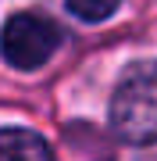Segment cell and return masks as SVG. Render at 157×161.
Segmentation results:
<instances>
[{
    "mask_svg": "<svg viewBox=\"0 0 157 161\" xmlns=\"http://www.w3.org/2000/svg\"><path fill=\"white\" fill-rule=\"evenodd\" d=\"M0 161H54L50 143L32 129H0Z\"/></svg>",
    "mask_w": 157,
    "mask_h": 161,
    "instance_id": "3",
    "label": "cell"
},
{
    "mask_svg": "<svg viewBox=\"0 0 157 161\" xmlns=\"http://www.w3.org/2000/svg\"><path fill=\"white\" fill-rule=\"evenodd\" d=\"M68 4V11L82 18V22H104V18H111L118 11V4L122 0H64Z\"/></svg>",
    "mask_w": 157,
    "mask_h": 161,
    "instance_id": "4",
    "label": "cell"
},
{
    "mask_svg": "<svg viewBox=\"0 0 157 161\" xmlns=\"http://www.w3.org/2000/svg\"><path fill=\"white\" fill-rule=\"evenodd\" d=\"M111 129L125 143H157V61L128 64L111 93Z\"/></svg>",
    "mask_w": 157,
    "mask_h": 161,
    "instance_id": "1",
    "label": "cell"
},
{
    "mask_svg": "<svg viewBox=\"0 0 157 161\" xmlns=\"http://www.w3.org/2000/svg\"><path fill=\"white\" fill-rule=\"evenodd\" d=\"M61 47V29L43 14L22 11L11 14L4 22V32H0V54L11 68L32 72L39 64H47L54 58V50Z\"/></svg>",
    "mask_w": 157,
    "mask_h": 161,
    "instance_id": "2",
    "label": "cell"
}]
</instances>
